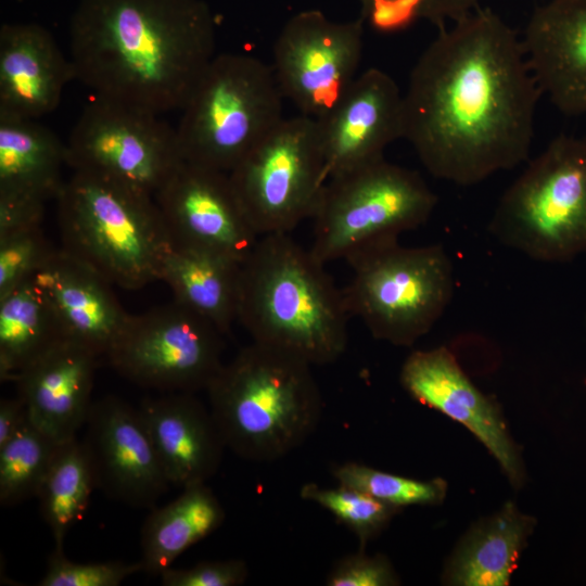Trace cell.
Returning <instances> with one entry per match:
<instances>
[{"mask_svg":"<svg viewBox=\"0 0 586 586\" xmlns=\"http://www.w3.org/2000/svg\"><path fill=\"white\" fill-rule=\"evenodd\" d=\"M542 92L521 38L479 8L424 49L403 93V139L426 171L472 186L527 161Z\"/></svg>","mask_w":586,"mask_h":586,"instance_id":"6da1fadb","label":"cell"},{"mask_svg":"<svg viewBox=\"0 0 586 586\" xmlns=\"http://www.w3.org/2000/svg\"><path fill=\"white\" fill-rule=\"evenodd\" d=\"M203 0H80L69 26L75 77L95 97L181 111L215 54Z\"/></svg>","mask_w":586,"mask_h":586,"instance_id":"7a4b0ae2","label":"cell"},{"mask_svg":"<svg viewBox=\"0 0 586 586\" xmlns=\"http://www.w3.org/2000/svg\"><path fill=\"white\" fill-rule=\"evenodd\" d=\"M324 266L289 233L258 239L241 265L238 306V321L253 342L311 366L344 354L351 316Z\"/></svg>","mask_w":586,"mask_h":586,"instance_id":"3957f363","label":"cell"},{"mask_svg":"<svg viewBox=\"0 0 586 586\" xmlns=\"http://www.w3.org/2000/svg\"><path fill=\"white\" fill-rule=\"evenodd\" d=\"M206 392L227 448L247 461L286 456L315 432L322 415L311 365L255 342L224 364Z\"/></svg>","mask_w":586,"mask_h":586,"instance_id":"277c9868","label":"cell"},{"mask_svg":"<svg viewBox=\"0 0 586 586\" xmlns=\"http://www.w3.org/2000/svg\"><path fill=\"white\" fill-rule=\"evenodd\" d=\"M55 201L62 250L125 290L161 280L173 240L153 195L73 171Z\"/></svg>","mask_w":586,"mask_h":586,"instance_id":"5b68a950","label":"cell"},{"mask_svg":"<svg viewBox=\"0 0 586 586\" xmlns=\"http://www.w3.org/2000/svg\"><path fill=\"white\" fill-rule=\"evenodd\" d=\"M504 245L542 263L586 253V139L559 135L501 195L488 225Z\"/></svg>","mask_w":586,"mask_h":586,"instance_id":"8992f818","label":"cell"},{"mask_svg":"<svg viewBox=\"0 0 586 586\" xmlns=\"http://www.w3.org/2000/svg\"><path fill=\"white\" fill-rule=\"evenodd\" d=\"M273 71L244 53L213 58L176 128L184 162L229 173L283 118Z\"/></svg>","mask_w":586,"mask_h":586,"instance_id":"52a82bcc","label":"cell"},{"mask_svg":"<svg viewBox=\"0 0 586 586\" xmlns=\"http://www.w3.org/2000/svg\"><path fill=\"white\" fill-rule=\"evenodd\" d=\"M346 262L353 272L342 289L347 311L377 340L411 346L451 301L454 266L440 244L403 246L395 240L362 250Z\"/></svg>","mask_w":586,"mask_h":586,"instance_id":"ba28073f","label":"cell"},{"mask_svg":"<svg viewBox=\"0 0 586 586\" xmlns=\"http://www.w3.org/2000/svg\"><path fill=\"white\" fill-rule=\"evenodd\" d=\"M436 203L418 171L381 158L327 181L309 250L324 265L346 260L424 225Z\"/></svg>","mask_w":586,"mask_h":586,"instance_id":"9c48e42d","label":"cell"},{"mask_svg":"<svg viewBox=\"0 0 586 586\" xmlns=\"http://www.w3.org/2000/svg\"><path fill=\"white\" fill-rule=\"evenodd\" d=\"M228 175L259 237L289 233L313 218L328 181L317 120L284 117Z\"/></svg>","mask_w":586,"mask_h":586,"instance_id":"30bf717a","label":"cell"},{"mask_svg":"<svg viewBox=\"0 0 586 586\" xmlns=\"http://www.w3.org/2000/svg\"><path fill=\"white\" fill-rule=\"evenodd\" d=\"M224 334L175 300L129 318L105 359L122 377L165 393L207 390L224 362Z\"/></svg>","mask_w":586,"mask_h":586,"instance_id":"8fae6325","label":"cell"},{"mask_svg":"<svg viewBox=\"0 0 586 586\" xmlns=\"http://www.w3.org/2000/svg\"><path fill=\"white\" fill-rule=\"evenodd\" d=\"M65 144L73 171L103 176L153 196L184 162L176 128L158 114L100 97L85 106Z\"/></svg>","mask_w":586,"mask_h":586,"instance_id":"7c38bea8","label":"cell"},{"mask_svg":"<svg viewBox=\"0 0 586 586\" xmlns=\"http://www.w3.org/2000/svg\"><path fill=\"white\" fill-rule=\"evenodd\" d=\"M364 21L335 22L318 10L302 11L281 29L272 71L283 97L301 114L324 115L356 79L364 50Z\"/></svg>","mask_w":586,"mask_h":586,"instance_id":"4fadbf2b","label":"cell"},{"mask_svg":"<svg viewBox=\"0 0 586 586\" xmlns=\"http://www.w3.org/2000/svg\"><path fill=\"white\" fill-rule=\"evenodd\" d=\"M154 199L174 243L206 250L242 265L260 238L228 173L182 162Z\"/></svg>","mask_w":586,"mask_h":586,"instance_id":"5bb4252c","label":"cell"},{"mask_svg":"<svg viewBox=\"0 0 586 586\" xmlns=\"http://www.w3.org/2000/svg\"><path fill=\"white\" fill-rule=\"evenodd\" d=\"M82 443L95 486L136 508H154L170 485L138 408L116 396L92 402Z\"/></svg>","mask_w":586,"mask_h":586,"instance_id":"9a60e30c","label":"cell"},{"mask_svg":"<svg viewBox=\"0 0 586 586\" xmlns=\"http://www.w3.org/2000/svg\"><path fill=\"white\" fill-rule=\"evenodd\" d=\"M399 380L415 400L466 426L495 457L511 484L522 485L523 462L499 407L471 382L447 347L412 352Z\"/></svg>","mask_w":586,"mask_h":586,"instance_id":"2e32d148","label":"cell"},{"mask_svg":"<svg viewBox=\"0 0 586 586\" xmlns=\"http://www.w3.org/2000/svg\"><path fill=\"white\" fill-rule=\"evenodd\" d=\"M316 120L329 180L384 158L403 139V93L387 73L368 68Z\"/></svg>","mask_w":586,"mask_h":586,"instance_id":"e0dca14e","label":"cell"},{"mask_svg":"<svg viewBox=\"0 0 586 586\" xmlns=\"http://www.w3.org/2000/svg\"><path fill=\"white\" fill-rule=\"evenodd\" d=\"M521 40L542 94L562 114H586V0H548Z\"/></svg>","mask_w":586,"mask_h":586,"instance_id":"ac0fdd59","label":"cell"},{"mask_svg":"<svg viewBox=\"0 0 586 586\" xmlns=\"http://www.w3.org/2000/svg\"><path fill=\"white\" fill-rule=\"evenodd\" d=\"M51 305L64 337L105 358L129 315L98 271L56 249L31 276Z\"/></svg>","mask_w":586,"mask_h":586,"instance_id":"d6986e66","label":"cell"},{"mask_svg":"<svg viewBox=\"0 0 586 586\" xmlns=\"http://www.w3.org/2000/svg\"><path fill=\"white\" fill-rule=\"evenodd\" d=\"M99 359L87 347L63 339L14 380L30 421L59 443L77 437L86 423Z\"/></svg>","mask_w":586,"mask_h":586,"instance_id":"ffe728a7","label":"cell"},{"mask_svg":"<svg viewBox=\"0 0 586 586\" xmlns=\"http://www.w3.org/2000/svg\"><path fill=\"white\" fill-rule=\"evenodd\" d=\"M138 410L169 484L186 488L217 472L227 446L211 409L194 394L144 398Z\"/></svg>","mask_w":586,"mask_h":586,"instance_id":"44dd1931","label":"cell"},{"mask_svg":"<svg viewBox=\"0 0 586 586\" xmlns=\"http://www.w3.org/2000/svg\"><path fill=\"white\" fill-rule=\"evenodd\" d=\"M76 79L52 34L34 23L0 29V115L38 119L53 112Z\"/></svg>","mask_w":586,"mask_h":586,"instance_id":"7402d4cb","label":"cell"},{"mask_svg":"<svg viewBox=\"0 0 586 586\" xmlns=\"http://www.w3.org/2000/svg\"><path fill=\"white\" fill-rule=\"evenodd\" d=\"M66 144L37 119L0 115V195L46 204L65 180Z\"/></svg>","mask_w":586,"mask_h":586,"instance_id":"603a6c76","label":"cell"},{"mask_svg":"<svg viewBox=\"0 0 586 586\" xmlns=\"http://www.w3.org/2000/svg\"><path fill=\"white\" fill-rule=\"evenodd\" d=\"M241 264L216 253L171 243L161 280L174 300L214 324L224 335L238 321Z\"/></svg>","mask_w":586,"mask_h":586,"instance_id":"cb8c5ba5","label":"cell"},{"mask_svg":"<svg viewBox=\"0 0 586 586\" xmlns=\"http://www.w3.org/2000/svg\"><path fill=\"white\" fill-rule=\"evenodd\" d=\"M535 520L507 502L479 522L459 544L445 579L459 586H506L533 531Z\"/></svg>","mask_w":586,"mask_h":586,"instance_id":"d4e9b609","label":"cell"},{"mask_svg":"<svg viewBox=\"0 0 586 586\" xmlns=\"http://www.w3.org/2000/svg\"><path fill=\"white\" fill-rule=\"evenodd\" d=\"M167 505L151 511L141 530L143 572L160 575L187 549L215 532L225 511L206 483L182 488Z\"/></svg>","mask_w":586,"mask_h":586,"instance_id":"484cf974","label":"cell"},{"mask_svg":"<svg viewBox=\"0 0 586 586\" xmlns=\"http://www.w3.org/2000/svg\"><path fill=\"white\" fill-rule=\"evenodd\" d=\"M65 339L60 322L31 278L0 297V381L17 373Z\"/></svg>","mask_w":586,"mask_h":586,"instance_id":"4316f807","label":"cell"},{"mask_svg":"<svg viewBox=\"0 0 586 586\" xmlns=\"http://www.w3.org/2000/svg\"><path fill=\"white\" fill-rule=\"evenodd\" d=\"M94 488L93 470L82 441L75 437L61 443L37 494L54 548L64 549L65 536L84 517Z\"/></svg>","mask_w":586,"mask_h":586,"instance_id":"83f0119b","label":"cell"},{"mask_svg":"<svg viewBox=\"0 0 586 586\" xmlns=\"http://www.w3.org/2000/svg\"><path fill=\"white\" fill-rule=\"evenodd\" d=\"M61 443L29 417L0 447V505L13 507L37 497Z\"/></svg>","mask_w":586,"mask_h":586,"instance_id":"f1b7e54d","label":"cell"},{"mask_svg":"<svg viewBox=\"0 0 586 586\" xmlns=\"http://www.w3.org/2000/svg\"><path fill=\"white\" fill-rule=\"evenodd\" d=\"M339 485L364 492L387 505L432 506L441 504L446 495L447 484L442 479L420 481L357 463L345 462L333 469Z\"/></svg>","mask_w":586,"mask_h":586,"instance_id":"f546056e","label":"cell"},{"mask_svg":"<svg viewBox=\"0 0 586 586\" xmlns=\"http://www.w3.org/2000/svg\"><path fill=\"white\" fill-rule=\"evenodd\" d=\"M300 496L328 510L358 538L359 549L377 537L400 508L387 505L364 492L339 485L323 488L314 483L302 486Z\"/></svg>","mask_w":586,"mask_h":586,"instance_id":"4dcf8cb0","label":"cell"},{"mask_svg":"<svg viewBox=\"0 0 586 586\" xmlns=\"http://www.w3.org/2000/svg\"><path fill=\"white\" fill-rule=\"evenodd\" d=\"M361 20L381 34L408 29L420 21L438 29L456 23L480 8V0H357Z\"/></svg>","mask_w":586,"mask_h":586,"instance_id":"1f68e13d","label":"cell"},{"mask_svg":"<svg viewBox=\"0 0 586 586\" xmlns=\"http://www.w3.org/2000/svg\"><path fill=\"white\" fill-rule=\"evenodd\" d=\"M55 250L41 224L0 234V297L29 280Z\"/></svg>","mask_w":586,"mask_h":586,"instance_id":"d6a6232c","label":"cell"},{"mask_svg":"<svg viewBox=\"0 0 586 586\" xmlns=\"http://www.w3.org/2000/svg\"><path fill=\"white\" fill-rule=\"evenodd\" d=\"M141 561L75 562L64 549L54 548L39 586H118L127 577L142 572Z\"/></svg>","mask_w":586,"mask_h":586,"instance_id":"836d02e7","label":"cell"},{"mask_svg":"<svg viewBox=\"0 0 586 586\" xmlns=\"http://www.w3.org/2000/svg\"><path fill=\"white\" fill-rule=\"evenodd\" d=\"M399 584L390 560L365 550L339 559L326 578L328 586H392Z\"/></svg>","mask_w":586,"mask_h":586,"instance_id":"e575fe53","label":"cell"},{"mask_svg":"<svg viewBox=\"0 0 586 586\" xmlns=\"http://www.w3.org/2000/svg\"><path fill=\"white\" fill-rule=\"evenodd\" d=\"M249 577L241 559L203 561L188 569L168 568L160 574L163 586H239Z\"/></svg>","mask_w":586,"mask_h":586,"instance_id":"d590c367","label":"cell"},{"mask_svg":"<svg viewBox=\"0 0 586 586\" xmlns=\"http://www.w3.org/2000/svg\"><path fill=\"white\" fill-rule=\"evenodd\" d=\"M28 419L23 399L1 398L0 400V447L9 441Z\"/></svg>","mask_w":586,"mask_h":586,"instance_id":"8d00e7d4","label":"cell"}]
</instances>
